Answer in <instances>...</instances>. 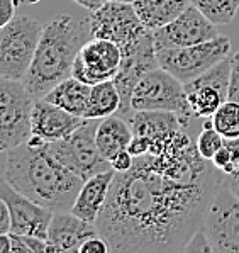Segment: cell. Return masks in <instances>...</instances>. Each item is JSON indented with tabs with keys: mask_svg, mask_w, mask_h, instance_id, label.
I'll use <instances>...</instances> for the list:
<instances>
[{
	"mask_svg": "<svg viewBox=\"0 0 239 253\" xmlns=\"http://www.w3.org/2000/svg\"><path fill=\"white\" fill-rule=\"evenodd\" d=\"M200 229L212 252L239 253V197L224 182L215 190Z\"/></svg>",
	"mask_w": 239,
	"mask_h": 253,
	"instance_id": "9",
	"label": "cell"
},
{
	"mask_svg": "<svg viewBox=\"0 0 239 253\" xmlns=\"http://www.w3.org/2000/svg\"><path fill=\"white\" fill-rule=\"evenodd\" d=\"M114 2H124V3H134L136 0H114Z\"/></svg>",
	"mask_w": 239,
	"mask_h": 253,
	"instance_id": "37",
	"label": "cell"
},
{
	"mask_svg": "<svg viewBox=\"0 0 239 253\" xmlns=\"http://www.w3.org/2000/svg\"><path fill=\"white\" fill-rule=\"evenodd\" d=\"M224 136L219 133L214 126H212V121L204 119V126L197 134V148L199 153L202 155L205 160H212L215 157L219 150L224 145Z\"/></svg>",
	"mask_w": 239,
	"mask_h": 253,
	"instance_id": "25",
	"label": "cell"
},
{
	"mask_svg": "<svg viewBox=\"0 0 239 253\" xmlns=\"http://www.w3.org/2000/svg\"><path fill=\"white\" fill-rule=\"evenodd\" d=\"M160 67L158 63V51L155 46V36L153 29H148L137 41L133 44L126 46L122 49V63L119 68L117 75L114 77V84L117 85L121 92L122 106L119 114L122 118H129L133 114L131 111V95H133L134 87L137 85L146 73Z\"/></svg>",
	"mask_w": 239,
	"mask_h": 253,
	"instance_id": "11",
	"label": "cell"
},
{
	"mask_svg": "<svg viewBox=\"0 0 239 253\" xmlns=\"http://www.w3.org/2000/svg\"><path fill=\"white\" fill-rule=\"evenodd\" d=\"M149 139V151L136 157L133 169L115 172L97 219L110 252H185L224 180V172L199 153L192 131Z\"/></svg>",
	"mask_w": 239,
	"mask_h": 253,
	"instance_id": "1",
	"label": "cell"
},
{
	"mask_svg": "<svg viewBox=\"0 0 239 253\" xmlns=\"http://www.w3.org/2000/svg\"><path fill=\"white\" fill-rule=\"evenodd\" d=\"M12 240V253H48V241L29 235L9 233Z\"/></svg>",
	"mask_w": 239,
	"mask_h": 253,
	"instance_id": "26",
	"label": "cell"
},
{
	"mask_svg": "<svg viewBox=\"0 0 239 253\" xmlns=\"http://www.w3.org/2000/svg\"><path fill=\"white\" fill-rule=\"evenodd\" d=\"M134 133L129 121L122 116L114 114L109 118H103L102 123H99L95 141H97L102 157L110 162L117 153L129 148Z\"/></svg>",
	"mask_w": 239,
	"mask_h": 253,
	"instance_id": "19",
	"label": "cell"
},
{
	"mask_svg": "<svg viewBox=\"0 0 239 253\" xmlns=\"http://www.w3.org/2000/svg\"><path fill=\"white\" fill-rule=\"evenodd\" d=\"M90 38L88 19L58 15L44 26L31 68L21 80L34 99H42L60 82L71 77L76 54Z\"/></svg>",
	"mask_w": 239,
	"mask_h": 253,
	"instance_id": "3",
	"label": "cell"
},
{
	"mask_svg": "<svg viewBox=\"0 0 239 253\" xmlns=\"http://www.w3.org/2000/svg\"><path fill=\"white\" fill-rule=\"evenodd\" d=\"M133 5L142 24L155 31L178 17L192 5V0H136Z\"/></svg>",
	"mask_w": 239,
	"mask_h": 253,
	"instance_id": "21",
	"label": "cell"
},
{
	"mask_svg": "<svg viewBox=\"0 0 239 253\" xmlns=\"http://www.w3.org/2000/svg\"><path fill=\"white\" fill-rule=\"evenodd\" d=\"M73 2H76L78 5L85 7V9H88L92 12V10L99 9L100 5H103V3H105L107 0H73Z\"/></svg>",
	"mask_w": 239,
	"mask_h": 253,
	"instance_id": "34",
	"label": "cell"
},
{
	"mask_svg": "<svg viewBox=\"0 0 239 253\" xmlns=\"http://www.w3.org/2000/svg\"><path fill=\"white\" fill-rule=\"evenodd\" d=\"M185 252H212L209 241H207L202 229H200L197 235L194 236V240L188 243V247H187V250H185Z\"/></svg>",
	"mask_w": 239,
	"mask_h": 253,
	"instance_id": "32",
	"label": "cell"
},
{
	"mask_svg": "<svg viewBox=\"0 0 239 253\" xmlns=\"http://www.w3.org/2000/svg\"><path fill=\"white\" fill-rule=\"evenodd\" d=\"M15 3H17V2H15Z\"/></svg>",
	"mask_w": 239,
	"mask_h": 253,
	"instance_id": "38",
	"label": "cell"
},
{
	"mask_svg": "<svg viewBox=\"0 0 239 253\" xmlns=\"http://www.w3.org/2000/svg\"><path fill=\"white\" fill-rule=\"evenodd\" d=\"M0 253H12V240L9 233L0 235Z\"/></svg>",
	"mask_w": 239,
	"mask_h": 253,
	"instance_id": "35",
	"label": "cell"
},
{
	"mask_svg": "<svg viewBox=\"0 0 239 253\" xmlns=\"http://www.w3.org/2000/svg\"><path fill=\"white\" fill-rule=\"evenodd\" d=\"M131 111L176 112L190 126H199L202 121L195 118L188 107L185 85L161 67L151 70L137 82L131 95Z\"/></svg>",
	"mask_w": 239,
	"mask_h": 253,
	"instance_id": "4",
	"label": "cell"
},
{
	"mask_svg": "<svg viewBox=\"0 0 239 253\" xmlns=\"http://www.w3.org/2000/svg\"><path fill=\"white\" fill-rule=\"evenodd\" d=\"M192 3L215 26L229 24L239 9V0H192Z\"/></svg>",
	"mask_w": 239,
	"mask_h": 253,
	"instance_id": "23",
	"label": "cell"
},
{
	"mask_svg": "<svg viewBox=\"0 0 239 253\" xmlns=\"http://www.w3.org/2000/svg\"><path fill=\"white\" fill-rule=\"evenodd\" d=\"M122 63V49L114 41L90 38L78 51L73 63L71 77L83 84L97 85L114 80Z\"/></svg>",
	"mask_w": 239,
	"mask_h": 253,
	"instance_id": "12",
	"label": "cell"
},
{
	"mask_svg": "<svg viewBox=\"0 0 239 253\" xmlns=\"http://www.w3.org/2000/svg\"><path fill=\"white\" fill-rule=\"evenodd\" d=\"M107 252H110V247L100 235L85 240L82 247H80V253H107Z\"/></svg>",
	"mask_w": 239,
	"mask_h": 253,
	"instance_id": "28",
	"label": "cell"
},
{
	"mask_svg": "<svg viewBox=\"0 0 239 253\" xmlns=\"http://www.w3.org/2000/svg\"><path fill=\"white\" fill-rule=\"evenodd\" d=\"M114 177H115V170L110 169L87 178L83 182L82 189H80L78 196H76L75 204H73L70 211L85 221L97 223L100 212H102L103 206L107 202V197H109Z\"/></svg>",
	"mask_w": 239,
	"mask_h": 253,
	"instance_id": "18",
	"label": "cell"
},
{
	"mask_svg": "<svg viewBox=\"0 0 239 253\" xmlns=\"http://www.w3.org/2000/svg\"><path fill=\"white\" fill-rule=\"evenodd\" d=\"M85 123V118L75 116L65 109L48 102L46 99H37L33 109V134L46 141L63 139L75 133Z\"/></svg>",
	"mask_w": 239,
	"mask_h": 253,
	"instance_id": "17",
	"label": "cell"
},
{
	"mask_svg": "<svg viewBox=\"0 0 239 253\" xmlns=\"http://www.w3.org/2000/svg\"><path fill=\"white\" fill-rule=\"evenodd\" d=\"M224 184L229 187L231 190H233L234 194H236V197H239V165L236 167V170L231 173H224Z\"/></svg>",
	"mask_w": 239,
	"mask_h": 253,
	"instance_id": "33",
	"label": "cell"
},
{
	"mask_svg": "<svg viewBox=\"0 0 239 253\" xmlns=\"http://www.w3.org/2000/svg\"><path fill=\"white\" fill-rule=\"evenodd\" d=\"M122 99L117 85L114 80L100 82L97 85H92L90 102L85 112V119H103L114 116L121 111Z\"/></svg>",
	"mask_w": 239,
	"mask_h": 253,
	"instance_id": "22",
	"label": "cell"
},
{
	"mask_svg": "<svg viewBox=\"0 0 239 253\" xmlns=\"http://www.w3.org/2000/svg\"><path fill=\"white\" fill-rule=\"evenodd\" d=\"M44 26L28 15L14 17L0 31V77L22 80L31 68Z\"/></svg>",
	"mask_w": 239,
	"mask_h": 253,
	"instance_id": "5",
	"label": "cell"
},
{
	"mask_svg": "<svg viewBox=\"0 0 239 253\" xmlns=\"http://www.w3.org/2000/svg\"><path fill=\"white\" fill-rule=\"evenodd\" d=\"M15 0H0V27L9 24L10 21L15 17Z\"/></svg>",
	"mask_w": 239,
	"mask_h": 253,
	"instance_id": "30",
	"label": "cell"
},
{
	"mask_svg": "<svg viewBox=\"0 0 239 253\" xmlns=\"http://www.w3.org/2000/svg\"><path fill=\"white\" fill-rule=\"evenodd\" d=\"M212 126L226 139L239 138V102L226 100L210 118Z\"/></svg>",
	"mask_w": 239,
	"mask_h": 253,
	"instance_id": "24",
	"label": "cell"
},
{
	"mask_svg": "<svg viewBox=\"0 0 239 253\" xmlns=\"http://www.w3.org/2000/svg\"><path fill=\"white\" fill-rule=\"evenodd\" d=\"M227 100H236V102H239V51L231 54V75H229Z\"/></svg>",
	"mask_w": 239,
	"mask_h": 253,
	"instance_id": "27",
	"label": "cell"
},
{
	"mask_svg": "<svg viewBox=\"0 0 239 253\" xmlns=\"http://www.w3.org/2000/svg\"><path fill=\"white\" fill-rule=\"evenodd\" d=\"M88 22L92 38L114 41L121 49L137 41L149 29L142 24L133 3L114 0H107L99 9L92 10Z\"/></svg>",
	"mask_w": 239,
	"mask_h": 253,
	"instance_id": "10",
	"label": "cell"
},
{
	"mask_svg": "<svg viewBox=\"0 0 239 253\" xmlns=\"http://www.w3.org/2000/svg\"><path fill=\"white\" fill-rule=\"evenodd\" d=\"M12 229V216H10V209L7 202L0 199V235L3 233H10Z\"/></svg>",
	"mask_w": 239,
	"mask_h": 253,
	"instance_id": "31",
	"label": "cell"
},
{
	"mask_svg": "<svg viewBox=\"0 0 239 253\" xmlns=\"http://www.w3.org/2000/svg\"><path fill=\"white\" fill-rule=\"evenodd\" d=\"M100 235L97 223L75 216L71 211L55 212L48 229V253H80L85 240Z\"/></svg>",
	"mask_w": 239,
	"mask_h": 253,
	"instance_id": "16",
	"label": "cell"
},
{
	"mask_svg": "<svg viewBox=\"0 0 239 253\" xmlns=\"http://www.w3.org/2000/svg\"><path fill=\"white\" fill-rule=\"evenodd\" d=\"M134 160H136V158L133 157V153H131L129 150H122L121 153H117L112 160H110V167H112L115 172H127V170L133 169Z\"/></svg>",
	"mask_w": 239,
	"mask_h": 253,
	"instance_id": "29",
	"label": "cell"
},
{
	"mask_svg": "<svg viewBox=\"0 0 239 253\" xmlns=\"http://www.w3.org/2000/svg\"><path fill=\"white\" fill-rule=\"evenodd\" d=\"M2 172L17 192L53 212L70 211L85 182L49 153L46 139L34 134L3 151Z\"/></svg>",
	"mask_w": 239,
	"mask_h": 253,
	"instance_id": "2",
	"label": "cell"
},
{
	"mask_svg": "<svg viewBox=\"0 0 239 253\" xmlns=\"http://www.w3.org/2000/svg\"><path fill=\"white\" fill-rule=\"evenodd\" d=\"M153 36H155L156 49H167L200 44L217 38L219 33L217 26L192 3L167 26L153 31Z\"/></svg>",
	"mask_w": 239,
	"mask_h": 253,
	"instance_id": "14",
	"label": "cell"
},
{
	"mask_svg": "<svg viewBox=\"0 0 239 253\" xmlns=\"http://www.w3.org/2000/svg\"><path fill=\"white\" fill-rule=\"evenodd\" d=\"M17 2V5L19 3H31V5H34V3H39L41 0H15Z\"/></svg>",
	"mask_w": 239,
	"mask_h": 253,
	"instance_id": "36",
	"label": "cell"
},
{
	"mask_svg": "<svg viewBox=\"0 0 239 253\" xmlns=\"http://www.w3.org/2000/svg\"><path fill=\"white\" fill-rule=\"evenodd\" d=\"M231 75V56L207 70L199 79L185 84L187 102L192 114L199 119H209L227 100Z\"/></svg>",
	"mask_w": 239,
	"mask_h": 253,
	"instance_id": "13",
	"label": "cell"
},
{
	"mask_svg": "<svg viewBox=\"0 0 239 253\" xmlns=\"http://www.w3.org/2000/svg\"><path fill=\"white\" fill-rule=\"evenodd\" d=\"M97 121L99 119H85L75 133L63 139L48 141L49 153L83 180L112 169L110 162L102 157L95 141L99 127Z\"/></svg>",
	"mask_w": 239,
	"mask_h": 253,
	"instance_id": "6",
	"label": "cell"
},
{
	"mask_svg": "<svg viewBox=\"0 0 239 253\" xmlns=\"http://www.w3.org/2000/svg\"><path fill=\"white\" fill-rule=\"evenodd\" d=\"M0 150L7 151L33 136L34 99L21 80L2 79L0 84Z\"/></svg>",
	"mask_w": 239,
	"mask_h": 253,
	"instance_id": "8",
	"label": "cell"
},
{
	"mask_svg": "<svg viewBox=\"0 0 239 253\" xmlns=\"http://www.w3.org/2000/svg\"><path fill=\"white\" fill-rule=\"evenodd\" d=\"M229 38L219 34L214 40L185 48H167L156 49L158 63L171 75H175L182 84H190L192 80L199 79L200 75L229 58L231 54Z\"/></svg>",
	"mask_w": 239,
	"mask_h": 253,
	"instance_id": "7",
	"label": "cell"
},
{
	"mask_svg": "<svg viewBox=\"0 0 239 253\" xmlns=\"http://www.w3.org/2000/svg\"><path fill=\"white\" fill-rule=\"evenodd\" d=\"M92 85L83 84L75 77H68L67 80L60 82L53 90H49L42 99L53 102L55 106L65 109L75 116L85 118V112L90 102Z\"/></svg>",
	"mask_w": 239,
	"mask_h": 253,
	"instance_id": "20",
	"label": "cell"
},
{
	"mask_svg": "<svg viewBox=\"0 0 239 253\" xmlns=\"http://www.w3.org/2000/svg\"><path fill=\"white\" fill-rule=\"evenodd\" d=\"M0 199L5 201L10 209V216H12L10 233L37 236L42 240L48 238L49 223L55 212L31 201L24 194L17 192L5 178H2V184H0Z\"/></svg>",
	"mask_w": 239,
	"mask_h": 253,
	"instance_id": "15",
	"label": "cell"
}]
</instances>
